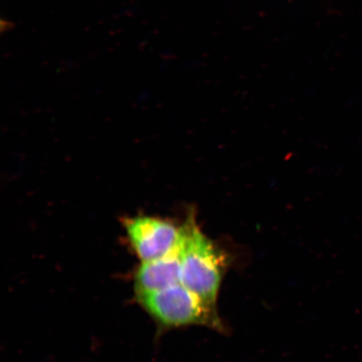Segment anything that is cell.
<instances>
[{
  "mask_svg": "<svg viewBox=\"0 0 362 362\" xmlns=\"http://www.w3.org/2000/svg\"><path fill=\"white\" fill-rule=\"evenodd\" d=\"M181 284L216 309V300L226 268V256L199 228L193 214L181 224L178 246Z\"/></svg>",
  "mask_w": 362,
  "mask_h": 362,
  "instance_id": "6da1fadb",
  "label": "cell"
},
{
  "mask_svg": "<svg viewBox=\"0 0 362 362\" xmlns=\"http://www.w3.org/2000/svg\"><path fill=\"white\" fill-rule=\"evenodd\" d=\"M138 300L149 315L165 327L223 328L216 309L206 305L181 283L162 291L139 294Z\"/></svg>",
  "mask_w": 362,
  "mask_h": 362,
  "instance_id": "7a4b0ae2",
  "label": "cell"
},
{
  "mask_svg": "<svg viewBox=\"0 0 362 362\" xmlns=\"http://www.w3.org/2000/svg\"><path fill=\"white\" fill-rule=\"evenodd\" d=\"M124 228L141 262L160 259L179 246L181 225L160 217L139 215L124 221Z\"/></svg>",
  "mask_w": 362,
  "mask_h": 362,
  "instance_id": "3957f363",
  "label": "cell"
},
{
  "mask_svg": "<svg viewBox=\"0 0 362 362\" xmlns=\"http://www.w3.org/2000/svg\"><path fill=\"white\" fill-rule=\"evenodd\" d=\"M134 282L137 296L180 284L181 262L178 247L160 259L142 262L136 272Z\"/></svg>",
  "mask_w": 362,
  "mask_h": 362,
  "instance_id": "277c9868",
  "label": "cell"
}]
</instances>
